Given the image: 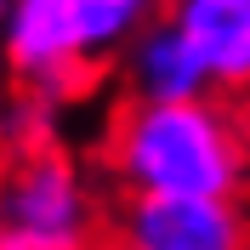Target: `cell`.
<instances>
[{"mask_svg":"<svg viewBox=\"0 0 250 250\" xmlns=\"http://www.w3.org/2000/svg\"><path fill=\"white\" fill-rule=\"evenodd\" d=\"M216 91L182 103L120 97L97 148L103 176L120 193H245L250 125Z\"/></svg>","mask_w":250,"mask_h":250,"instance_id":"obj_1","label":"cell"},{"mask_svg":"<svg viewBox=\"0 0 250 250\" xmlns=\"http://www.w3.org/2000/svg\"><path fill=\"white\" fill-rule=\"evenodd\" d=\"M108 233L114 210L57 142H29L0 165V250H97Z\"/></svg>","mask_w":250,"mask_h":250,"instance_id":"obj_2","label":"cell"},{"mask_svg":"<svg viewBox=\"0 0 250 250\" xmlns=\"http://www.w3.org/2000/svg\"><path fill=\"white\" fill-rule=\"evenodd\" d=\"M0 62L23 91L46 97V103L85 91V80L97 68L85 57L80 6L74 0H6V12H0Z\"/></svg>","mask_w":250,"mask_h":250,"instance_id":"obj_3","label":"cell"},{"mask_svg":"<svg viewBox=\"0 0 250 250\" xmlns=\"http://www.w3.org/2000/svg\"><path fill=\"white\" fill-rule=\"evenodd\" d=\"M114 233L137 250H250L245 193H120Z\"/></svg>","mask_w":250,"mask_h":250,"instance_id":"obj_4","label":"cell"},{"mask_svg":"<svg viewBox=\"0 0 250 250\" xmlns=\"http://www.w3.org/2000/svg\"><path fill=\"white\" fill-rule=\"evenodd\" d=\"M114 68H120V91L137 97V103H182V97L216 91L205 57L193 51V40L182 34V23H176L171 12L154 17V23L120 51Z\"/></svg>","mask_w":250,"mask_h":250,"instance_id":"obj_5","label":"cell"},{"mask_svg":"<svg viewBox=\"0 0 250 250\" xmlns=\"http://www.w3.org/2000/svg\"><path fill=\"white\" fill-rule=\"evenodd\" d=\"M171 17L205 57L216 97H250V0H171Z\"/></svg>","mask_w":250,"mask_h":250,"instance_id":"obj_6","label":"cell"},{"mask_svg":"<svg viewBox=\"0 0 250 250\" xmlns=\"http://www.w3.org/2000/svg\"><path fill=\"white\" fill-rule=\"evenodd\" d=\"M74 6H80V34H85L91 68L120 62V51L131 46L154 17L171 12V0H74Z\"/></svg>","mask_w":250,"mask_h":250,"instance_id":"obj_7","label":"cell"},{"mask_svg":"<svg viewBox=\"0 0 250 250\" xmlns=\"http://www.w3.org/2000/svg\"><path fill=\"white\" fill-rule=\"evenodd\" d=\"M97 250H137V245H131V239H120V233H108V239H103Z\"/></svg>","mask_w":250,"mask_h":250,"instance_id":"obj_8","label":"cell"},{"mask_svg":"<svg viewBox=\"0 0 250 250\" xmlns=\"http://www.w3.org/2000/svg\"><path fill=\"white\" fill-rule=\"evenodd\" d=\"M6 80L12 74H6V62H0V125H6V103H12V97H6Z\"/></svg>","mask_w":250,"mask_h":250,"instance_id":"obj_9","label":"cell"},{"mask_svg":"<svg viewBox=\"0 0 250 250\" xmlns=\"http://www.w3.org/2000/svg\"><path fill=\"white\" fill-rule=\"evenodd\" d=\"M245 199H250V176H245Z\"/></svg>","mask_w":250,"mask_h":250,"instance_id":"obj_10","label":"cell"},{"mask_svg":"<svg viewBox=\"0 0 250 250\" xmlns=\"http://www.w3.org/2000/svg\"><path fill=\"white\" fill-rule=\"evenodd\" d=\"M0 12H6V0H0Z\"/></svg>","mask_w":250,"mask_h":250,"instance_id":"obj_11","label":"cell"}]
</instances>
